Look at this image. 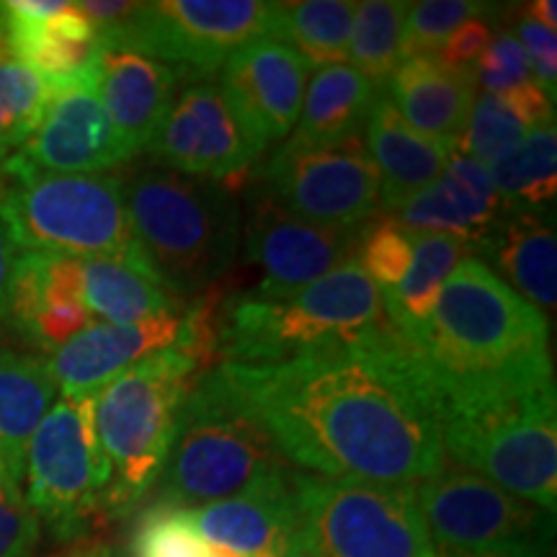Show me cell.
<instances>
[{"instance_id": "obj_1", "label": "cell", "mask_w": 557, "mask_h": 557, "mask_svg": "<svg viewBox=\"0 0 557 557\" xmlns=\"http://www.w3.org/2000/svg\"><path fill=\"white\" fill-rule=\"evenodd\" d=\"M284 459L320 478L416 485L447 462L442 410L393 325L271 364H220Z\"/></svg>"}, {"instance_id": "obj_2", "label": "cell", "mask_w": 557, "mask_h": 557, "mask_svg": "<svg viewBox=\"0 0 557 557\" xmlns=\"http://www.w3.org/2000/svg\"><path fill=\"white\" fill-rule=\"evenodd\" d=\"M413 348L442 416L555 387L547 315L472 256L451 271Z\"/></svg>"}, {"instance_id": "obj_3", "label": "cell", "mask_w": 557, "mask_h": 557, "mask_svg": "<svg viewBox=\"0 0 557 557\" xmlns=\"http://www.w3.org/2000/svg\"><path fill=\"white\" fill-rule=\"evenodd\" d=\"M129 225L176 297L218 284L238 253V189L148 165L122 181Z\"/></svg>"}, {"instance_id": "obj_4", "label": "cell", "mask_w": 557, "mask_h": 557, "mask_svg": "<svg viewBox=\"0 0 557 557\" xmlns=\"http://www.w3.org/2000/svg\"><path fill=\"white\" fill-rule=\"evenodd\" d=\"M289 472V462L222 367L194 382L173 447L160 475L156 504L199 508L246 493Z\"/></svg>"}, {"instance_id": "obj_5", "label": "cell", "mask_w": 557, "mask_h": 557, "mask_svg": "<svg viewBox=\"0 0 557 557\" xmlns=\"http://www.w3.org/2000/svg\"><path fill=\"white\" fill-rule=\"evenodd\" d=\"M201 372L205 367L194 354L171 346L124 369L96 395V434L109 468L101 511L111 519L129 517L158 485L181 406Z\"/></svg>"}, {"instance_id": "obj_6", "label": "cell", "mask_w": 557, "mask_h": 557, "mask_svg": "<svg viewBox=\"0 0 557 557\" xmlns=\"http://www.w3.org/2000/svg\"><path fill=\"white\" fill-rule=\"evenodd\" d=\"M393 325L377 284L348 261L284 299L233 297L218 320L222 364H271Z\"/></svg>"}, {"instance_id": "obj_7", "label": "cell", "mask_w": 557, "mask_h": 557, "mask_svg": "<svg viewBox=\"0 0 557 557\" xmlns=\"http://www.w3.org/2000/svg\"><path fill=\"white\" fill-rule=\"evenodd\" d=\"M0 218L21 250L75 256H143L124 207L122 178L47 173L16 156L0 160Z\"/></svg>"}, {"instance_id": "obj_8", "label": "cell", "mask_w": 557, "mask_h": 557, "mask_svg": "<svg viewBox=\"0 0 557 557\" xmlns=\"http://www.w3.org/2000/svg\"><path fill=\"white\" fill-rule=\"evenodd\" d=\"M442 447L451 465L491 480L513 496L555 513L557 403L555 387L491 406L442 416Z\"/></svg>"}, {"instance_id": "obj_9", "label": "cell", "mask_w": 557, "mask_h": 557, "mask_svg": "<svg viewBox=\"0 0 557 557\" xmlns=\"http://www.w3.org/2000/svg\"><path fill=\"white\" fill-rule=\"evenodd\" d=\"M434 553L457 557H553L555 513L475 472L444 462L416 483Z\"/></svg>"}, {"instance_id": "obj_10", "label": "cell", "mask_w": 557, "mask_h": 557, "mask_svg": "<svg viewBox=\"0 0 557 557\" xmlns=\"http://www.w3.org/2000/svg\"><path fill=\"white\" fill-rule=\"evenodd\" d=\"M295 496L320 557H434L413 485L295 472Z\"/></svg>"}, {"instance_id": "obj_11", "label": "cell", "mask_w": 557, "mask_h": 557, "mask_svg": "<svg viewBox=\"0 0 557 557\" xmlns=\"http://www.w3.org/2000/svg\"><path fill=\"white\" fill-rule=\"evenodd\" d=\"M96 395H60L26 447V500L58 540L88 532L109 483L96 434Z\"/></svg>"}, {"instance_id": "obj_12", "label": "cell", "mask_w": 557, "mask_h": 557, "mask_svg": "<svg viewBox=\"0 0 557 557\" xmlns=\"http://www.w3.org/2000/svg\"><path fill=\"white\" fill-rule=\"evenodd\" d=\"M261 189L299 220L361 230L382 209L380 173L361 137L333 145L287 143L261 169Z\"/></svg>"}, {"instance_id": "obj_13", "label": "cell", "mask_w": 557, "mask_h": 557, "mask_svg": "<svg viewBox=\"0 0 557 557\" xmlns=\"http://www.w3.org/2000/svg\"><path fill=\"white\" fill-rule=\"evenodd\" d=\"M269 16L271 3L261 0H158L99 34L186 75H212L243 45L267 37Z\"/></svg>"}, {"instance_id": "obj_14", "label": "cell", "mask_w": 557, "mask_h": 557, "mask_svg": "<svg viewBox=\"0 0 557 557\" xmlns=\"http://www.w3.org/2000/svg\"><path fill=\"white\" fill-rule=\"evenodd\" d=\"M145 150L158 169L238 189V178L267 148L240 122L220 83L197 81L173 99Z\"/></svg>"}, {"instance_id": "obj_15", "label": "cell", "mask_w": 557, "mask_h": 557, "mask_svg": "<svg viewBox=\"0 0 557 557\" xmlns=\"http://www.w3.org/2000/svg\"><path fill=\"white\" fill-rule=\"evenodd\" d=\"M361 230L323 227L282 209L267 191L250 197L246 259L261 269L248 297L284 299L351 261Z\"/></svg>"}, {"instance_id": "obj_16", "label": "cell", "mask_w": 557, "mask_h": 557, "mask_svg": "<svg viewBox=\"0 0 557 557\" xmlns=\"http://www.w3.org/2000/svg\"><path fill=\"white\" fill-rule=\"evenodd\" d=\"M13 156L47 173H103L129 160L132 152L88 78L54 88L45 120Z\"/></svg>"}, {"instance_id": "obj_17", "label": "cell", "mask_w": 557, "mask_h": 557, "mask_svg": "<svg viewBox=\"0 0 557 557\" xmlns=\"http://www.w3.org/2000/svg\"><path fill=\"white\" fill-rule=\"evenodd\" d=\"M94 325L83 297L81 259L47 250H21L9 292L5 331L39 351L62 344Z\"/></svg>"}, {"instance_id": "obj_18", "label": "cell", "mask_w": 557, "mask_h": 557, "mask_svg": "<svg viewBox=\"0 0 557 557\" xmlns=\"http://www.w3.org/2000/svg\"><path fill=\"white\" fill-rule=\"evenodd\" d=\"M310 65L278 39L261 37L225 60L222 90L250 135L267 148L299 120Z\"/></svg>"}, {"instance_id": "obj_19", "label": "cell", "mask_w": 557, "mask_h": 557, "mask_svg": "<svg viewBox=\"0 0 557 557\" xmlns=\"http://www.w3.org/2000/svg\"><path fill=\"white\" fill-rule=\"evenodd\" d=\"M184 75L178 67L101 37L90 83L132 156L148 148Z\"/></svg>"}, {"instance_id": "obj_20", "label": "cell", "mask_w": 557, "mask_h": 557, "mask_svg": "<svg viewBox=\"0 0 557 557\" xmlns=\"http://www.w3.org/2000/svg\"><path fill=\"white\" fill-rule=\"evenodd\" d=\"M181 320L184 315L173 312L135 325H88L47 359L60 395L101 393L124 369L176 344Z\"/></svg>"}, {"instance_id": "obj_21", "label": "cell", "mask_w": 557, "mask_h": 557, "mask_svg": "<svg viewBox=\"0 0 557 557\" xmlns=\"http://www.w3.org/2000/svg\"><path fill=\"white\" fill-rule=\"evenodd\" d=\"M207 542L246 557H276L299 524L295 472H282L238 496L199 508H181Z\"/></svg>"}, {"instance_id": "obj_22", "label": "cell", "mask_w": 557, "mask_h": 557, "mask_svg": "<svg viewBox=\"0 0 557 557\" xmlns=\"http://www.w3.org/2000/svg\"><path fill=\"white\" fill-rule=\"evenodd\" d=\"M387 83V99L410 127L455 148L462 145L478 94L472 70L451 67L431 54L400 62Z\"/></svg>"}, {"instance_id": "obj_23", "label": "cell", "mask_w": 557, "mask_h": 557, "mask_svg": "<svg viewBox=\"0 0 557 557\" xmlns=\"http://www.w3.org/2000/svg\"><path fill=\"white\" fill-rule=\"evenodd\" d=\"M398 212L400 218L395 220L413 233H442L478 243L506 209L493 186L491 169L457 150L444 176L418 191Z\"/></svg>"}, {"instance_id": "obj_24", "label": "cell", "mask_w": 557, "mask_h": 557, "mask_svg": "<svg viewBox=\"0 0 557 557\" xmlns=\"http://www.w3.org/2000/svg\"><path fill=\"white\" fill-rule=\"evenodd\" d=\"M367 150L380 173L382 207L400 209L444 176L459 148L416 132L382 94L369 111Z\"/></svg>"}, {"instance_id": "obj_25", "label": "cell", "mask_w": 557, "mask_h": 557, "mask_svg": "<svg viewBox=\"0 0 557 557\" xmlns=\"http://www.w3.org/2000/svg\"><path fill=\"white\" fill-rule=\"evenodd\" d=\"M485 267L542 312L557 305L555 222L537 209H506L478 240Z\"/></svg>"}, {"instance_id": "obj_26", "label": "cell", "mask_w": 557, "mask_h": 557, "mask_svg": "<svg viewBox=\"0 0 557 557\" xmlns=\"http://www.w3.org/2000/svg\"><path fill=\"white\" fill-rule=\"evenodd\" d=\"M5 29L11 58L29 65L52 88L90 78L101 34L78 3H65V9L45 21L16 18L5 11Z\"/></svg>"}, {"instance_id": "obj_27", "label": "cell", "mask_w": 557, "mask_h": 557, "mask_svg": "<svg viewBox=\"0 0 557 557\" xmlns=\"http://www.w3.org/2000/svg\"><path fill=\"white\" fill-rule=\"evenodd\" d=\"M81 274L90 315L111 325H135L178 312L181 299L165 287L148 253L90 256L81 259Z\"/></svg>"}, {"instance_id": "obj_28", "label": "cell", "mask_w": 557, "mask_h": 557, "mask_svg": "<svg viewBox=\"0 0 557 557\" xmlns=\"http://www.w3.org/2000/svg\"><path fill=\"white\" fill-rule=\"evenodd\" d=\"M380 96L382 90L346 62L318 67L305 86L292 143L333 145L341 139L361 137L369 111Z\"/></svg>"}, {"instance_id": "obj_29", "label": "cell", "mask_w": 557, "mask_h": 557, "mask_svg": "<svg viewBox=\"0 0 557 557\" xmlns=\"http://www.w3.org/2000/svg\"><path fill=\"white\" fill-rule=\"evenodd\" d=\"M555 124V101L537 83L475 99L459 152L491 169L532 132Z\"/></svg>"}, {"instance_id": "obj_30", "label": "cell", "mask_w": 557, "mask_h": 557, "mask_svg": "<svg viewBox=\"0 0 557 557\" xmlns=\"http://www.w3.org/2000/svg\"><path fill=\"white\" fill-rule=\"evenodd\" d=\"M58 398L50 361L0 351V459L24 478L26 447Z\"/></svg>"}, {"instance_id": "obj_31", "label": "cell", "mask_w": 557, "mask_h": 557, "mask_svg": "<svg viewBox=\"0 0 557 557\" xmlns=\"http://www.w3.org/2000/svg\"><path fill=\"white\" fill-rule=\"evenodd\" d=\"M470 243L442 233H416L413 261L395 289L382 295L387 320L410 346L426 329L438 295L459 263L468 259Z\"/></svg>"}, {"instance_id": "obj_32", "label": "cell", "mask_w": 557, "mask_h": 557, "mask_svg": "<svg viewBox=\"0 0 557 557\" xmlns=\"http://www.w3.org/2000/svg\"><path fill=\"white\" fill-rule=\"evenodd\" d=\"M354 13H357V3L351 0L271 3L267 37L287 45L315 70L341 65L348 58Z\"/></svg>"}, {"instance_id": "obj_33", "label": "cell", "mask_w": 557, "mask_h": 557, "mask_svg": "<svg viewBox=\"0 0 557 557\" xmlns=\"http://www.w3.org/2000/svg\"><path fill=\"white\" fill-rule=\"evenodd\" d=\"M491 178L504 209H537L557 191L555 124L532 132L527 139L491 165Z\"/></svg>"}, {"instance_id": "obj_34", "label": "cell", "mask_w": 557, "mask_h": 557, "mask_svg": "<svg viewBox=\"0 0 557 557\" xmlns=\"http://www.w3.org/2000/svg\"><path fill=\"white\" fill-rule=\"evenodd\" d=\"M408 9L410 3L400 0L357 3L351 39H348V60L357 73L380 90L403 62V29H406Z\"/></svg>"}, {"instance_id": "obj_35", "label": "cell", "mask_w": 557, "mask_h": 557, "mask_svg": "<svg viewBox=\"0 0 557 557\" xmlns=\"http://www.w3.org/2000/svg\"><path fill=\"white\" fill-rule=\"evenodd\" d=\"M54 88L16 58L0 60V160L24 148L45 120Z\"/></svg>"}, {"instance_id": "obj_36", "label": "cell", "mask_w": 557, "mask_h": 557, "mask_svg": "<svg viewBox=\"0 0 557 557\" xmlns=\"http://www.w3.org/2000/svg\"><path fill=\"white\" fill-rule=\"evenodd\" d=\"M132 557H222V547L207 542L181 508L152 504L132 534Z\"/></svg>"}, {"instance_id": "obj_37", "label": "cell", "mask_w": 557, "mask_h": 557, "mask_svg": "<svg viewBox=\"0 0 557 557\" xmlns=\"http://www.w3.org/2000/svg\"><path fill=\"white\" fill-rule=\"evenodd\" d=\"M491 5L478 0H423L410 3L403 29V62L413 58H431L438 54L457 26L480 13H487Z\"/></svg>"}, {"instance_id": "obj_38", "label": "cell", "mask_w": 557, "mask_h": 557, "mask_svg": "<svg viewBox=\"0 0 557 557\" xmlns=\"http://www.w3.org/2000/svg\"><path fill=\"white\" fill-rule=\"evenodd\" d=\"M413 230L403 227L398 220H377L361 230L357 253L359 267L364 274L377 284V289H395L408 274L410 261H413Z\"/></svg>"}, {"instance_id": "obj_39", "label": "cell", "mask_w": 557, "mask_h": 557, "mask_svg": "<svg viewBox=\"0 0 557 557\" xmlns=\"http://www.w3.org/2000/svg\"><path fill=\"white\" fill-rule=\"evenodd\" d=\"M39 534L41 521L26 500L24 478L0 459V557H29Z\"/></svg>"}, {"instance_id": "obj_40", "label": "cell", "mask_w": 557, "mask_h": 557, "mask_svg": "<svg viewBox=\"0 0 557 557\" xmlns=\"http://www.w3.org/2000/svg\"><path fill=\"white\" fill-rule=\"evenodd\" d=\"M472 73H475L478 86L485 88V94H504V90L534 81L524 47L513 32H504L493 39L487 50L480 54Z\"/></svg>"}, {"instance_id": "obj_41", "label": "cell", "mask_w": 557, "mask_h": 557, "mask_svg": "<svg viewBox=\"0 0 557 557\" xmlns=\"http://www.w3.org/2000/svg\"><path fill=\"white\" fill-rule=\"evenodd\" d=\"M517 39L524 47L529 65H532V78L555 101V83H557V34L545 29L532 16L519 21Z\"/></svg>"}, {"instance_id": "obj_42", "label": "cell", "mask_w": 557, "mask_h": 557, "mask_svg": "<svg viewBox=\"0 0 557 557\" xmlns=\"http://www.w3.org/2000/svg\"><path fill=\"white\" fill-rule=\"evenodd\" d=\"M491 41H493V26L485 21V13H480V16H472L465 21L462 26H457V32L444 41V47L438 50L436 58L447 62L451 67L472 70Z\"/></svg>"}, {"instance_id": "obj_43", "label": "cell", "mask_w": 557, "mask_h": 557, "mask_svg": "<svg viewBox=\"0 0 557 557\" xmlns=\"http://www.w3.org/2000/svg\"><path fill=\"white\" fill-rule=\"evenodd\" d=\"M18 243L13 238L9 222L0 218V331H5V315H9V292L13 269L18 261Z\"/></svg>"}, {"instance_id": "obj_44", "label": "cell", "mask_w": 557, "mask_h": 557, "mask_svg": "<svg viewBox=\"0 0 557 557\" xmlns=\"http://www.w3.org/2000/svg\"><path fill=\"white\" fill-rule=\"evenodd\" d=\"M276 557H320V555H318L315 545L310 542L308 532L297 524L289 532V537L284 540V545H282V549H278Z\"/></svg>"}, {"instance_id": "obj_45", "label": "cell", "mask_w": 557, "mask_h": 557, "mask_svg": "<svg viewBox=\"0 0 557 557\" xmlns=\"http://www.w3.org/2000/svg\"><path fill=\"white\" fill-rule=\"evenodd\" d=\"M555 11H557L555 0H537V3L529 5V16H532L537 24H542L549 32L557 29V13Z\"/></svg>"}, {"instance_id": "obj_46", "label": "cell", "mask_w": 557, "mask_h": 557, "mask_svg": "<svg viewBox=\"0 0 557 557\" xmlns=\"http://www.w3.org/2000/svg\"><path fill=\"white\" fill-rule=\"evenodd\" d=\"M11 58L9 54V29H5V11L3 3H0V60Z\"/></svg>"}, {"instance_id": "obj_47", "label": "cell", "mask_w": 557, "mask_h": 557, "mask_svg": "<svg viewBox=\"0 0 557 557\" xmlns=\"http://www.w3.org/2000/svg\"><path fill=\"white\" fill-rule=\"evenodd\" d=\"M70 557H111L107 549H90V553H78V555H70Z\"/></svg>"}, {"instance_id": "obj_48", "label": "cell", "mask_w": 557, "mask_h": 557, "mask_svg": "<svg viewBox=\"0 0 557 557\" xmlns=\"http://www.w3.org/2000/svg\"><path fill=\"white\" fill-rule=\"evenodd\" d=\"M434 557H457V555H442V553H434Z\"/></svg>"}, {"instance_id": "obj_49", "label": "cell", "mask_w": 557, "mask_h": 557, "mask_svg": "<svg viewBox=\"0 0 557 557\" xmlns=\"http://www.w3.org/2000/svg\"><path fill=\"white\" fill-rule=\"evenodd\" d=\"M0 191H3V176H0Z\"/></svg>"}]
</instances>
